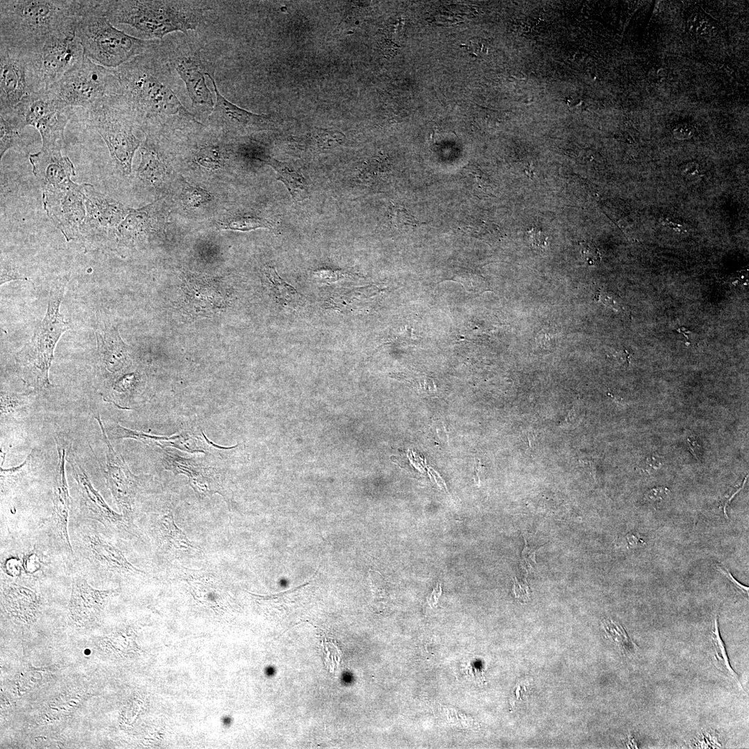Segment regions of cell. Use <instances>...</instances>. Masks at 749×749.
<instances>
[{"instance_id": "33", "label": "cell", "mask_w": 749, "mask_h": 749, "mask_svg": "<svg viewBox=\"0 0 749 749\" xmlns=\"http://www.w3.org/2000/svg\"><path fill=\"white\" fill-rule=\"evenodd\" d=\"M110 431L111 434L117 438H132L143 442L145 444L157 445L160 447H162V441L169 442L171 438L128 429L118 424H114L110 429Z\"/></svg>"}, {"instance_id": "1", "label": "cell", "mask_w": 749, "mask_h": 749, "mask_svg": "<svg viewBox=\"0 0 749 749\" xmlns=\"http://www.w3.org/2000/svg\"><path fill=\"white\" fill-rule=\"evenodd\" d=\"M115 69L121 87V100L135 124L152 128L168 122L169 117L192 119L164 81L155 49Z\"/></svg>"}, {"instance_id": "26", "label": "cell", "mask_w": 749, "mask_h": 749, "mask_svg": "<svg viewBox=\"0 0 749 749\" xmlns=\"http://www.w3.org/2000/svg\"><path fill=\"white\" fill-rule=\"evenodd\" d=\"M269 286L275 298L283 305L295 307L302 301V296L277 274L275 268L268 266L264 270Z\"/></svg>"}, {"instance_id": "48", "label": "cell", "mask_w": 749, "mask_h": 749, "mask_svg": "<svg viewBox=\"0 0 749 749\" xmlns=\"http://www.w3.org/2000/svg\"><path fill=\"white\" fill-rule=\"evenodd\" d=\"M687 445L691 454L696 459L700 460L703 455V449L698 440L693 436L688 437Z\"/></svg>"}, {"instance_id": "31", "label": "cell", "mask_w": 749, "mask_h": 749, "mask_svg": "<svg viewBox=\"0 0 749 749\" xmlns=\"http://www.w3.org/2000/svg\"><path fill=\"white\" fill-rule=\"evenodd\" d=\"M603 626L608 637L613 639L626 654L632 655L636 652L637 645L619 623L610 619H605L603 622Z\"/></svg>"}, {"instance_id": "42", "label": "cell", "mask_w": 749, "mask_h": 749, "mask_svg": "<svg viewBox=\"0 0 749 749\" xmlns=\"http://www.w3.org/2000/svg\"><path fill=\"white\" fill-rule=\"evenodd\" d=\"M670 491L666 488L657 487L649 490L645 494L646 499L651 503L659 505L669 497Z\"/></svg>"}, {"instance_id": "11", "label": "cell", "mask_w": 749, "mask_h": 749, "mask_svg": "<svg viewBox=\"0 0 749 749\" xmlns=\"http://www.w3.org/2000/svg\"><path fill=\"white\" fill-rule=\"evenodd\" d=\"M42 201L47 216L67 241L78 239L86 214L83 184L73 182L63 188L44 191Z\"/></svg>"}, {"instance_id": "45", "label": "cell", "mask_w": 749, "mask_h": 749, "mask_svg": "<svg viewBox=\"0 0 749 749\" xmlns=\"http://www.w3.org/2000/svg\"><path fill=\"white\" fill-rule=\"evenodd\" d=\"M716 567L718 570H719L730 581V583L732 584L737 591H738L741 594L745 596H748V587L740 583L733 577L732 574L725 569V567H723L720 564H717Z\"/></svg>"}, {"instance_id": "36", "label": "cell", "mask_w": 749, "mask_h": 749, "mask_svg": "<svg viewBox=\"0 0 749 749\" xmlns=\"http://www.w3.org/2000/svg\"><path fill=\"white\" fill-rule=\"evenodd\" d=\"M390 219L392 224L397 227H416L419 222L416 221L407 209L401 204H392L390 207Z\"/></svg>"}, {"instance_id": "52", "label": "cell", "mask_w": 749, "mask_h": 749, "mask_svg": "<svg viewBox=\"0 0 749 749\" xmlns=\"http://www.w3.org/2000/svg\"><path fill=\"white\" fill-rule=\"evenodd\" d=\"M628 542H629V544H630V545H632V546H637V545L639 544V543H638V542H639V543H640V544H642V542H643V541L642 540V539L640 538V537H639H639H637V535H629L628 536Z\"/></svg>"}, {"instance_id": "30", "label": "cell", "mask_w": 749, "mask_h": 749, "mask_svg": "<svg viewBox=\"0 0 749 749\" xmlns=\"http://www.w3.org/2000/svg\"><path fill=\"white\" fill-rule=\"evenodd\" d=\"M218 225L221 229L243 232L272 227L270 221L254 216H235L220 222Z\"/></svg>"}, {"instance_id": "8", "label": "cell", "mask_w": 749, "mask_h": 749, "mask_svg": "<svg viewBox=\"0 0 749 749\" xmlns=\"http://www.w3.org/2000/svg\"><path fill=\"white\" fill-rule=\"evenodd\" d=\"M72 108L64 105L50 88L24 97L8 113L1 116L17 127L33 126L39 132L43 149L61 150L64 130Z\"/></svg>"}, {"instance_id": "13", "label": "cell", "mask_w": 749, "mask_h": 749, "mask_svg": "<svg viewBox=\"0 0 749 749\" xmlns=\"http://www.w3.org/2000/svg\"><path fill=\"white\" fill-rule=\"evenodd\" d=\"M113 589H98L83 577L73 578L69 603V623L78 628L90 627L101 618Z\"/></svg>"}, {"instance_id": "15", "label": "cell", "mask_w": 749, "mask_h": 749, "mask_svg": "<svg viewBox=\"0 0 749 749\" xmlns=\"http://www.w3.org/2000/svg\"><path fill=\"white\" fill-rule=\"evenodd\" d=\"M172 64L185 84L192 107L200 112L212 111L214 103L207 87L200 53L184 52L174 56Z\"/></svg>"}, {"instance_id": "20", "label": "cell", "mask_w": 749, "mask_h": 749, "mask_svg": "<svg viewBox=\"0 0 749 749\" xmlns=\"http://www.w3.org/2000/svg\"><path fill=\"white\" fill-rule=\"evenodd\" d=\"M95 334L100 359L108 372L117 373L131 365L128 347L116 327L105 325L96 329Z\"/></svg>"}, {"instance_id": "24", "label": "cell", "mask_w": 749, "mask_h": 749, "mask_svg": "<svg viewBox=\"0 0 749 749\" xmlns=\"http://www.w3.org/2000/svg\"><path fill=\"white\" fill-rule=\"evenodd\" d=\"M140 153L141 157L137 177L150 186H160L166 178V167L152 139L147 138L141 144Z\"/></svg>"}, {"instance_id": "47", "label": "cell", "mask_w": 749, "mask_h": 749, "mask_svg": "<svg viewBox=\"0 0 749 749\" xmlns=\"http://www.w3.org/2000/svg\"><path fill=\"white\" fill-rule=\"evenodd\" d=\"M347 273L340 270H320L314 273V276L320 280L335 281L344 277Z\"/></svg>"}, {"instance_id": "40", "label": "cell", "mask_w": 749, "mask_h": 749, "mask_svg": "<svg viewBox=\"0 0 749 749\" xmlns=\"http://www.w3.org/2000/svg\"><path fill=\"white\" fill-rule=\"evenodd\" d=\"M580 247L582 257L589 265H594L600 261V252L592 243L582 241L580 243Z\"/></svg>"}, {"instance_id": "46", "label": "cell", "mask_w": 749, "mask_h": 749, "mask_svg": "<svg viewBox=\"0 0 749 749\" xmlns=\"http://www.w3.org/2000/svg\"><path fill=\"white\" fill-rule=\"evenodd\" d=\"M513 592L519 600L526 602L530 598L529 588L527 583H519L516 578L513 579Z\"/></svg>"}, {"instance_id": "34", "label": "cell", "mask_w": 749, "mask_h": 749, "mask_svg": "<svg viewBox=\"0 0 749 749\" xmlns=\"http://www.w3.org/2000/svg\"><path fill=\"white\" fill-rule=\"evenodd\" d=\"M30 393H17L1 391V416L15 413L25 408L30 401Z\"/></svg>"}, {"instance_id": "12", "label": "cell", "mask_w": 749, "mask_h": 749, "mask_svg": "<svg viewBox=\"0 0 749 749\" xmlns=\"http://www.w3.org/2000/svg\"><path fill=\"white\" fill-rule=\"evenodd\" d=\"M40 53L42 76L46 88L59 80L85 55L76 31L50 37Z\"/></svg>"}, {"instance_id": "7", "label": "cell", "mask_w": 749, "mask_h": 749, "mask_svg": "<svg viewBox=\"0 0 749 749\" xmlns=\"http://www.w3.org/2000/svg\"><path fill=\"white\" fill-rule=\"evenodd\" d=\"M86 128L103 139L114 164L123 175H129L136 150L141 141L133 132L135 125L120 95L94 108L85 110Z\"/></svg>"}, {"instance_id": "27", "label": "cell", "mask_w": 749, "mask_h": 749, "mask_svg": "<svg viewBox=\"0 0 749 749\" xmlns=\"http://www.w3.org/2000/svg\"><path fill=\"white\" fill-rule=\"evenodd\" d=\"M712 644L714 646L713 658L715 666L722 673L729 678L734 680L741 686L737 673L733 670L730 664L725 644L721 639L718 621V615L716 614L711 630Z\"/></svg>"}, {"instance_id": "14", "label": "cell", "mask_w": 749, "mask_h": 749, "mask_svg": "<svg viewBox=\"0 0 749 749\" xmlns=\"http://www.w3.org/2000/svg\"><path fill=\"white\" fill-rule=\"evenodd\" d=\"M96 419L106 445L105 462L103 471L107 485L120 510L128 515L132 511L136 486L135 476L130 472L122 456L111 445L100 416H96Z\"/></svg>"}, {"instance_id": "22", "label": "cell", "mask_w": 749, "mask_h": 749, "mask_svg": "<svg viewBox=\"0 0 749 749\" xmlns=\"http://www.w3.org/2000/svg\"><path fill=\"white\" fill-rule=\"evenodd\" d=\"M3 598L6 610L15 619L31 623L37 617L38 600L32 590L16 584L6 585Z\"/></svg>"}, {"instance_id": "19", "label": "cell", "mask_w": 749, "mask_h": 749, "mask_svg": "<svg viewBox=\"0 0 749 749\" xmlns=\"http://www.w3.org/2000/svg\"><path fill=\"white\" fill-rule=\"evenodd\" d=\"M74 479L80 489L86 510L90 517L105 526H116L122 522V515L114 512L92 484L85 470L72 455L67 456Z\"/></svg>"}, {"instance_id": "28", "label": "cell", "mask_w": 749, "mask_h": 749, "mask_svg": "<svg viewBox=\"0 0 749 749\" xmlns=\"http://www.w3.org/2000/svg\"><path fill=\"white\" fill-rule=\"evenodd\" d=\"M160 532L163 540L175 549L183 550L196 549L184 533L175 524L171 513L160 519Z\"/></svg>"}, {"instance_id": "23", "label": "cell", "mask_w": 749, "mask_h": 749, "mask_svg": "<svg viewBox=\"0 0 749 749\" xmlns=\"http://www.w3.org/2000/svg\"><path fill=\"white\" fill-rule=\"evenodd\" d=\"M89 545L95 559L109 570L130 575L141 572L119 549L101 536L95 535L89 537Z\"/></svg>"}, {"instance_id": "25", "label": "cell", "mask_w": 749, "mask_h": 749, "mask_svg": "<svg viewBox=\"0 0 749 749\" xmlns=\"http://www.w3.org/2000/svg\"><path fill=\"white\" fill-rule=\"evenodd\" d=\"M264 162L274 169L277 174V180L285 184L295 201H300L305 198L308 193V184L302 174L286 163L273 158L265 160Z\"/></svg>"}, {"instance_id": "39", "label": "cell", "mask_w": 749, "mask_h": 749, "mask_svg": "<svg viewBox=\"0 0 749 749\" xmlns=\"http://www.w3.org/2000/svg\"><path fill=\"white\" fill-rule=\"evenodd\" d=\"M524 543L525 545L522 552L520 565L522 569L528 574L533 571L536 567L537 562L535 560V553L539 548L535 549L531 547L525 538Z\"/></svg>"}, {"instance_id": "41", "label": "cell", "mask_w": 749, "mask_h": 749, "mask_svg": "<svg viewBox=\"0 0 749 749\" xmlns=\"http://www.w3.org/2000/svg\"><path fill=\"white\" fill-rule=\"evenodd\" d=\"M662 458L658 454H651L643 459L638 465L640 472L651 474L662 465Z\"/></svg>"}, {"instance_id": "44", "label": "cell", "mask_w": 749, "mask_h": 749, "mask_svg": "<svg viewBox=\"0 0 749 749\" xmlns=\"http://www.w3.org/2000/svg\"><path fill=\"white\" fill-rule=\"evenodd\" d=\"M529 241L536 248H544L546 246L547 236L540 230L532 228L527 231Z\"/></svg>"}, {"instance_id": "49", "label": "cell", "mask_w": 749, "mask_h": 749, "mask_svg": "<svg viewBox=\"0 0 749 749\" xmlns=\"http://www.w3.org/2000/svg\"><path fill=\"white\" fill-rule=\"evenodd\" d=\"M747 476H746V477L744 478V480H743V483H742V484H741V486H739V487H738V488H734V489L731 490L730 491L729 494H728V495H725V497H723V503H722V506H723V513H724V514H725V515L726 518H728V515H727V513H726V508H727V506H728L729 505V503H730V501H732V499H733V498L734 497V496H735V495H736V494H737V493H739V491H740V490H741V489H742V488H743V486H744V485H745V483H746V479H747Z\"/></svg>"}, {"instance_id": "32", "label": "cell", "mask_w": 749, "mask_h": 749, "mask_svg": "<svg viewBox=\"0 0 749 749\" xmlns=\"http://www.w3.org/2000/svg\"><path fill=\"white\" fill-rule=\"evenodd\" d=\"M196 162L207 169H218L225 163V156L219 146L210 145L200 148L195 156Z\"/></svg>"}, {"instance_id": "50", "label": "cell", "mask_w": 749, "mask_h": 749, "mask_svg": "<svg viewBox=\"0 0 749 749\" xmlns=\"http://www.w3.org/2000/svg\"><path fill=\"white\" fill-rule=\"evenodd\" d=\"M17 279H26V278L21 276L20 275L14 271H8V270L1 268V285L9 281Z\"/></svg>"}, {"instance_id": "2", "label": "cell", "mask_w": 749, "mask_h": 749, "mask_svg": "<svg viewBox=\"0 0 749 749\" xmlns=\"http://www.w3.org/2000/svg\"><path fill=\"white\" fill-rule=\"evenodd\" d=\"M83 0H1L0 43L40 51L51 36L76 31Z\"/></svg>"}, {"instance_id": "21", "label": "cell", "mask_w": 749, "mask_h": 749, "mask_svg": "<svg viewBox=\"0 0 749 749\" xmlns=\"http://www.w3.org/2000/svg\"><path fill=\"white\" fill-rule=\"evenodd\" d=\"M58 462L53 484V511L54 520L60 538L66 548L72 552V547L68 533V520L70 510V496L65 476V461L67 458L64 447L57 445Z\"/></svg>"}, {"instance_id": "16", "label": "cell", "mask_w": 749, "mask_h": 749, "mask_svg": "<svg viewBox=\"0 0 749 749\" xmlns=\"http://www.w3.org/2000/svg\"><path fill=\"white\" fill-rule=\"evenodd\" d=\"M29 161L42 191L63 188L73 182L75 167L67 156L62 155L61 150L42 148L30 154Z\"/></svg>"}, {"instance_id": "4", "label": "cell", "mask_w": 749, "mask_h": 749, "mask_svg": "<svg viewBox=\"0 0 749 749\" xmlns=\"http://www.w3.org/2000/svg\"><path fill=\"white\" fill-rule=\"evenodd\" d=\"M76 35L84 55L103 67L117 69L157 46V41L130 36L113 26L101 0H83Z\"/></svg>"}, {"instance_id": "6", "label": "cell", "mask_w": 749, "mask_h": 749, "mask_svg": "<svg viewBox=\"0 0 749 749\" xmlns=\"http://www.w3.org/2000/svg\"><path fill=\"white\" fill-rule=\"evenodd\" d=\"M50 88L67 106L85 110L121 94L115 69L98 64L85 55Z\"/></svg>"}, {"instance_id": "3", "label": "cell", "mask_w": 749, "mask_h": 749, "mask_svg": "<svg viewBox=\"0 0 749 749\" xmlns=\"http://www.w3.org/2000/svg\"><path fill=\"white\" fill-rule=\"evenodd\" d=\"M112 24H126L148 40H157L172 32L196 29L203 13L191 1L101 0Z\"/></svg>"}, {"instance_id": "18", "label": "cell", "mask_w": 749, "mask_h": 749, "mask_svg": "<svg viewBox=\"0 0 749 749\" xmlns=\"http://www.w3.org/2000/svg\"><path fill=\"white\" fill-rule=\"evenodd\" d=\"M157 204L130 209L118 228L116 250L132 248L148 241L157 227Z\"/></svg>"}, {"instance_id": "51", "label": "cell", "mask_w": 749, "mask_h": 749, "mask_svg": "<svg viewBox=\"0 0 749 749\" xmlns=\"http://www.w3.org/2000/svg\"><path fill=\"white\" fill-rule=\"evenodd\" d=\"M441 591L442 590H441L440 584L438 583L436 588L433 589V592L431 593V596H429V598L428 599L429 600L428 601L430 605L431 604V603L433 605L434 603H436L437 602L438 599L439 598V596L441 594Z\"/></svg>"}, {"instance_id": "43", "label": "cell", "mask_w": 749, "mask_h": 749, "mask_svg": "<svg viewBox=\"0 0 749 749\" xmlns=\"http://www.w3.org/2000/svg\"><path fill=\"white\" fill-rule=\"evenodd\" d=\"M31 458H32V452H31L28 454V456L26 457V458L24 460V461L18 466L13 467H11V468H8V469H3L2 467H1V479L2 478H8V477L14 478L15 476H19L24 471H25V470L28 467V466L29 465V463L31 461Z\"/></svg>"}, {"instance_id": "35", "label": "cell", "mask_w": 749, "mask_h": 749, "mask_svg": "<svg viewBox=\"0 0 749 749\" xmlns=\"http://www.w3.org/2000/svg\"><path fill=\"white\" fill-rule=\"evenodd\" d=\"M212 196L206 190L197 187L185 184L182 193L181 200L184 206L187 208H197L208 203Z\"/></svg>"}, {"instance_id": "29", "label": "cell", "mask_w": 749, "mask_h": 749, "mask_svg": "<svg viewBox=\"0 0 749 749\" xmlns=\"http://www.w3.org/2000/svg\"><path fill=\"white\" fill-rule=\"evenodd\" d=\"M23 130L0 117V158L10 149L21 150L25 146Z\"/></svg>"}, {"instance_id": "5", "label": "cell", "mask_w": 749, "mask_h": 749, "mask_svg": "<svg viewBox=\"0 0 749 749\" xmlns=\"http://www.w3.org/2000/svg\"><path fill=\"white\" fill-rule=\"evenodd\" d=\"M67 282V279L62 278L51 286L43 319L30 341L15 355L24 381L33 387L50 386L49 374L55 345L62 334L69 329V322L60 311Z\"/></svg>"}, {"instance_id": "38", "label": "cell", "mask_w": 749, "mask_h": 749, "mask_svg": "<svg viewBox=\"0 0 749 749\" xmlns=\"http://www.w3.org/2000/svg\"><path fill=\"white\" fill-rule=\"evenodd\" d=\"M694 746L699 748H722L723 742L716 732L706 731L699 734L694 741Z\"/></svg>"}, {"instance_id": "9", "label": "cell", "mask_w": 749, "mask_h": 749, "mask_svg": "<svg viewBox=\"0 0 749 749\" xmlns=\"http://www.w3.org/2000/svg\"><path fill=\"white\" fill-rule=\"evenodd\" d=\"M40 51L0 43V115L24 97L45 88Z\"/></svg>"}, {"instance_id": "37", "label": "cell", "mask_w": 749, "mask_h": 749, "mask_svg": "<svg viewBox=\"0 0 749 749\" xmlns=\"http://www.w3.org/2000/svg\"><path fill=\"white\" fill-rule=\"evenodd\" d=\"M322 651L325 667L330 672H334L339 666L341 651L334 642L326 639L322 642Z\"/></svg>"}, {"instance_id": "17", "label": "cell", "mask_w": 749, "mask_h": 749, "mask_svg": "<svg viewBox=\"0 0 749 749\" xmlns=\"http://www.w3.org/2000/svg\"><path fill=\"white\" fill-rule=\"evenodd\" d=\"M211 79L216 94V101L210 117L223 127L239 131L254 132L270 128L273 121L270 117L259 115L243 110L227 100L218 91L214 78Z\"/></svg>"}, {"instance_id": "10", "label": "cell", "mask_w": 749, "mask_h": 749, "mask_svg": "<svg viewBox=\"0 0 749 749\" xmlns=\"http://www.w3.org/2000/svg\"><path fill=\"white\" fill-rule=\"evenodd\" d=\"M86 214L78 239L86 252L116 250L118 228L129 207L102 193L89 183H83Z\"/></svg>"}]
</instances>
